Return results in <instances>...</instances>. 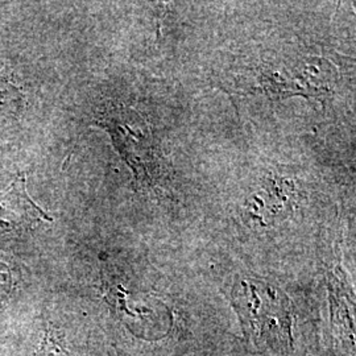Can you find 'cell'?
<instances>
[{
  "label": "cell",
  "instance_id": "cell-1",
  "mask_svg": "<svg viewBox=\"0 0 356 356\" xmlns=\"http://www.w3.org/2000/svg\"><path fill=\"white\" fill-rule=\"evenodd\" d=\"M234 301L251 335L291 341L289 304L279 291L260 281H243L242 289L234 293Z\"/></svg>",
  "mask_w": 356,
  "mask_h": 356
},
{
  "label": "cell",
  "instance_id": "cell-2",
  "mask_svg": "<svg viewBox=\"0 0 356 356\" xmlns=\"http://www.w3.org/2000/svg\"><path fill=\"white\" fill-rule=\"evenodd\" d=\"M47 216L26 193V177L19 175L0 193V236L22 234Z\"/></svg>",
  "mask_w": 356,
  "mask_h": 356
},
{
  "label": "cell",
  "instance_id": "cell-3",
  "mask_svg": "<svg viewBox=\"0 0 356 356\" xmlns=\"http://www.w3.org/2000/svg\"><path fill=\"white\" fill-rule=\"evenodd\" d=\"M23 95L13 83L0 78V116H13L22 108Z\"/></svg>",
  "mask_w": 356,
  "mask_h": 356
},
{
  "label": "cell",
  "instance_id": "cell-4",
  "mask_svg": "<svg viewBox=\"0 0 356 356\" xmlns=\"http://www.w3.org/2000/svg\"><path fill=\"white\" fill-rule=\"evenodd\" d=\"M35 356H69L63 346L56 341L53 332L47 331Z\"/></svg>",
  "mask_w": 356,
  "mask_h": 356
},
{
  "label": "cell",
  "instance_id": "cell-5",
  "mask_svg": "<svg viewBox=\"0 0 356 356\" xmlns=\"http://www.w3.org/2000/svg\"><path fill=\"white\" fill-rule=\"evenodd\" d=\"M13 291V270L7 264L0 261V307L8 301Z\"/></svg>",
  "mask_w": 356,
  "mask_h": 356
}]
</instances>
